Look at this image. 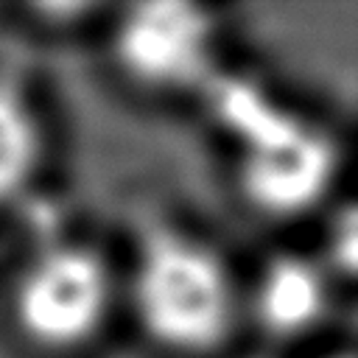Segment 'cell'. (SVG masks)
<instances>
[{
  "mask_svg": "<svg viewBox=\"0 0 358 358\" xmlns=\"http://www.w3.org/2000/svg\"><path fill=\"white\" fill-rule=\"evenodd\" d=\"M126 299L145 338L179 358L218 352L243 316V288L221 252L173 227L140 241Z\"/></svg>",
  "mask_w": 358,
  "mask_h": 358,
  "instance_id": "cell-1",
  "label": "cell"
},
{
  "mask_svg": "<svg viewBox=\"0 0 358 358\" xmlns=\"http://www.w3.org/2000/svg\"><path fill=\"white\" fill-rule=\"evenodd\" d=\"M115 296L117 280L101 249L84 241H48L14 277L11 319L31 347L70 355L103 333Z\"/></svg>",
  "mask_w": 358,
  "mask_h": 358,
  "instance_id": "cell-2",
  "label": "cell"
},
{
  "mask_svg": "<svg viewBox=\"0 0 358 358\" xmlns=\"http://www.w3.org/2000/svg\"><path fill=\"white\" fill-rule=\"evenodd\" d=\"M115 59L140 87L182 92L213 73L215 20L185 3H143L126 8L115 25Z\"/></svg>",
  "mask_w": 358,
  "mask_h": 358,
  "instance_id": "cell-3",
  "label": "cell"
},
{
  "mask_svg": "<svg viewBox=\"0 0 358 358\" xmlns=\"http://www.w3.org/2000/svg\"><path fill=\"white\" fill-rule=\"evenodd\" d=\"M243 143L238 179L252 207L285 218L313 207L336 173V148L327 134L280 112Z\"/></svg>",
  "mask_w": 358,
  "mask_h": 358,
  "instance_id": "cell-4",
  "label": "cell"
},
{
  "mask_svg": "<svg viewBox=\"0 0 358 358\" xmlns=\"http://www.w3.org/2000/svg\"><path fill=\"white\" fill-rule=\"evenodd\" d=\"M330 305L333 271L299 252L268 257L243 288V316L277 341L310 336L327 319Z\"/></svg>",
  "mask_w": 358,
  "mask_h": 358,
  "instance_id": "cell-5",
  "label": "cell"
},
{
  "mask_svg": "<svg viewBox=\"0 0 358 358\" xmlns=\"http://www.w3.org/2000/svg\"><path fill=\"white\" fill-rule=\"evenodd\" d=\"M45 159V131L28 92L0 76V207L17 201Z\"/></svg>",
  "mask_w": 358,
  "mask_h": 358,
  "instance_id": "cell-6",
  "label": "cell"
},
{
  "mask_svg": "<svg viewBox=\"0 0 358 358\" xmlns=\"http://www.w3.org/2000/svg\"><path fill=\"white\" fill-rule=\"evenodd\" d=\"M330 249H333V255L324 266L333 271V277L338 271L350 274L355 266V215H352V207H344V218L336 224V232L330 238Z\"/></svg>",
  "mask_w": 358,
  "mask_h": 358,
  "instance_id": "cell-7",
  "label": "cell"
},
{
  "mask_svg": "<svg viewBox=\"0 0 358 358\" xmlns=\"http://www.w3.org/2000/svg\"><path fill=\"white\" fill-rule=\"evenodd\" d=\"M322 358H352V352H330V355H322Z\"/></svg>",
  "mask_w": 358,
  "mask_h": 358,
  "instance_id": "cell-8",
  "label": "cell"
}]
</instances>
